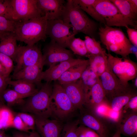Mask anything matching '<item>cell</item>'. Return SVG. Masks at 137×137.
Returning <instances> with one entry per match:
<instances>
[{"instance_id": "obj_1", "label": "cell", "mask_w": 137, "mask_h": 137, "mask_svg": "<svg viewBox=\"0 0 137 137\" xmlns=\"http://www.w3.org/2000/svg\"><path fill=\"white\" fill-rule=\"evenodd\" d=\"M47 19L45 15L27 20L15 21L13 33L17 41L33 45L47 38Z\"/></svg>"}, {"instance_id": "obj_2", "label": "cell", "mask_w": 137, "mask_h": 137, "mask_svg": "<svg viewBox=\"0 0 137 137\" xmlns=\"http://www.w3.org/2000/svg\"><path fill=\"white\" fill-rule=\"evenodd\" d=\"M99 31L100 41L109 51L124 58L132 54L133 45L121 29L105 25L99 28Z\"/></svg>"}, {"instance_id": "obj_3", "label": "cell", "mask_w": 137, "mask_h": 137, "mask_svg": "<svg viewBox=\"0 0 137 137\" xmlns=\"http://www.w3.org/2000/svg\"><path fill=\"white\" fill-rule=\"evenodd\" d=\"M61 19L64 22L70 24L78 32L94 38L97 28L96 23L76 6L72 0H67L66 2Z\"/></svg>"}, {"instance_id": "obj_4", "label": "cell", "mask_w": 137, "mask_h": 137, "mask_svg": "<svg viewBox=\"0 0 137 137\" xmlns=\"http://www.w3.org/2000/svg\"><path fill=\"white\" fill-rule=\"evenodd\" d=\"M51 82H46L42 84L37 93L28 97L22 107L23 112L46 118L52 116L50 104L53 85Z\"/></svg>"}, {"instance_id": "obj_5", "label": "cell", "mask_w": 137, "mask_h": 137, "mask_svg": "<svg viewBox=\"0 0 137 137\" xmlns=\"http://www.w3.org/2000/svg\"><path fill=\"white\" fill-rule=\"evenodd\" d=\"M50 108L52 116L61 121L68 117L75 110L62 85H53Z\"/></svg>"}, {"instance_id": "obj_6", "label": "cell", "mask_w": 137, "mask_h": 137, "mask_svg": "<svg viewBox=\"0 0 137 137\" xmlns=\"http://www.w3.org/2000/svg\"><path fill=\"white\" fill-rule=\"evenodd\" d=\"M94 7L98 13L104 20L107 26L124 27L126 28L130 25L137 29L136 24L125 18L110 0H98Z\"/></svg>"}, {"instance_id": "obj_7", "label": "cell", "mask_w": 137, "mask_h": 137, "mask_svg": "<svg viewBox=\"0 0 137 137\" xmlns=\"http://www.w3.org/2000/svg\"><path fill=\"white\" fill-rule=\"evenodd\" d=\"M108 65L113 73L124 84L137 77V64L128 57L120 58L106 54Z\"/></svg>"}, {"instance_id": "obj_8", "label": "cell", "mask_w": 137, "mask_h": 137, "mask_svg": "<svg viewBox=\"0 0 137 137\" xmlns=\"http://www.w3.org/2000/svg\"><path fill=\"white\" fill-rule=\"evenodd\" d=\"M69 24L61 19L47 20L46 33V36L62 47L68 48L70 41L78 32Z\"/></svg>"}, {"instance_id": "obj_9", "label": "cell", "mask_w": 137, "mask_h": 137, "mask_svg": "<svg viewBox=\"0 0 137 137\" xmlns=\"http://www.w3.org/2000/svg\"><path fill=\"white\" fill-rule=\"evenodd\" d=\"M42 59L41 50L35 45L18 46L13 60L16 64L13 74L26 67L34 65Z\"/></svg>"}, {"instance_id": "obj_10", "label": "cell", "mask_w": 137, "mask_h": 137, "mask_svg": "<svg viewBox=\"0 0 137 137\" xmlns=\"http://www.w3.org/2000/svg\"><path fill=\"white\" fill-rule=\"evenodd\" d=\"M44 65L49 67L57 63L74 58V54L70 50L60 46L54 40H50L43 49Z\"/></svg>"}, {"instance_id": "obj_11", "label": "cell", "mask_w": 137, "mask_h": 137, "mask_svg": "<svg viewBox=\"0 0 137 137\" xmlns=\"http://www.w3.org/2000/svg\"><path fill=\"white\" fill-rule=\"evenodd\" d=\"M107 100L111 99L130 89L132 85L123 84L113 73L108 65L105 72L99 77Z\"/></svg>"}, {"instance_id": "obj_12", "label": "cell", "mask_w": 137, "mask_h": 137, "mask_svg": "<svg viewBox=\"0 0 137 137\" xmlns=\"http://www.w3.org/2000/svg\"><path fill=\"white\" fill-rule=\"evenodd\" d=\"M13 20H27L43 16L37 5L38 0H10Z\"/></svg>"}, {"instance_id": "obj_13", "label": "cell", "mask_w": 137, "mask_h": 137, "mask_svg": "<svg viewBox=\"0 0 137 137\" xmlns=\"http://www.w3.org/2000/svg\"><path fill=\"white\" fill-rule=\"evenodd\" d=\"M79 110V123L94 131L100 137L108 136L109 123L83 106Z\"/></svg>"}, {"instance_id": "obj_14", "label": "cell", "mask_w": 137, "mask_h": 137, "mask_svg": "<svg viewBox=\"0 0 137 137\" xmlns=\"http://www.w3.org/2000/svg\"><path fill=\"white\" fill-rule=\"evenodd\" d=\"M33 115L35 126L41 137H59L64 125L62 121Z\"/></svg>"}, {"instance_id": "obj_15", "label": "cell", "mask_w": 137, "mask_h": 137, "mask_svg": "<svg viewBox=\"0 0 137 137\" xmlns=\"http://www.w3.org/2000/svg\"><path fill=\"white\" fill-rule=\"evenodd\" d=\"M88 60L79 58H73L60 62L49 67L45 71H43L41 74V80L46 82H51L57 80L61 76L70 68L88 62Z\"/></svg>"}, {"instance_id": "obj_16", "label": "cell", "mask_w": 137, "mask_h": 137, "mask_svg": "<svg viewBox=\"0 0 137 137\" xmlns=\"http://www.w3.org/2000/svg\"><path fill=\"white\" fill-rule=\"evenodd\" d=\"M116 125L117 130L121 134L129 137L137 135V112L128 110L124 111Z\"/></svg>"}, {"instance_id": "obj_17", "label": "cell", "mask_w": 137, "mask_h": 137, "mask_svg": "<svg viewBox=\"0 0 137 137\" xmlns=\"http://www.w3.org/2000/svg\"><path fill=\"white\" fill-rule=\"evenodd\" d=\"M44 65L43 60L32 65L26 67L12 75L13 80H24L40 87L42 84L41 77Z\"/></svg>"}, {"instance_id": "obj_18", "label": "cell", "mask_w": 137, "mask_h": 137, "mask_svg": "<svg viewBox=\"0 0 137 137\" xmlns=\"http://www.w3.org/2000/svg\"><path fill=\"white\" fill-rule=\"evenodd\" d=\"M65 3L64 0H38L37 5L42 15L52 20L61 19Z\"/></svg>"}, {"instance_id": "obj_19", "label": "cell", "mask_w": 137, "mask_h": 137, "mask_svg": "<svg viewBox=\"0 0 137 137\" xmlns=\"http://www.w3.org/2000/svg\"><path fill=\"white\" fill-rule=\"evenodd\" d=\"M61 85L75 110L82 108L85 102L86 94L81 79Z\"/></svg>"}, {"instance_id": "obj_20", "label": "cell", "mask_w": 137, "mask_h": 137, "mask_svg": "<svg viewBox=\"0 0 137 137\" xmlns=\"http://www.w3.org/2000/svg\"><path fill=\"white\" fill-rule=\"evenodd\" d=\"M107 100L105 91L99 80L89 90L83 107L92 111L99 105Z\"/></svg>"}, {"instance_id": "obj_21", "label": "cell", "mask_w": 137, "mask_h": 137, "mask_svg": "<svg viewBox=\"0 0 137 137\" xmlns=\"http://www.w3.org/2000/svg\"><path fill=\"white\" fill-rule=\"evenodd\" d=\"M8 85L25 98L29 97L37 93L39 89L35 84L22 80H11L9 77L7 80Z\"/></svg>"}, {"instance_id": "obj_22", "label": "cell", "mask_w": 137, "mask_h": 137, "mask_svg": "<svg viewBox=\"0 0 137 137\" xmlns=\"http://www.w3.org/2000/svg\"><path fill=\"white\" fill-rule=\"evenodd\" d=\"M0 39V53L9 56L13 61L18 47L14 33L10 32Z\"/></svg>"}, {"instance_id": "obj_23", "label": "cell", "mask_w": 137, "mask_h": 137, "mask_svg": "<svg viewBox=\"0 0 137 137\" xmlns=\"http://www.w3.org/2000/svg\"><path fill=\"white\" fill-rule=\"evenodd\" d=\"M89 65V61L85 63L72 67L65 72L57 80L62 85L76 81L79 79Z\"/></svg>"}, {"instance_id": "obj_24", "label": "cell", "mask_w": 137, "mask_h": 137, "mask_svg": "<svg viewBox=\"0 0 137 137\" xmlns=\"http://www.w3.org/2000/svg\"><path fill=\"white\" fill-rule=\"evenodd\" d=\"M137 95L136 89L132 86L128 90L111 99L109 101L110 105L113 110L119 111L122 110L132 98Z\"/></svg>"}, {"instance_id": "obj_25", "label": "cell", "mask_w": 137, "mask_h": 137, "mask_svg": "<svg viewBox=\"0 0 137 137\" xmlns=\"http://www.w3.org/2000/svg\"><path fill=\"white\" fill-rule=\"evenodd\" d=\"M77 7L85 12L94 19L106 25L104 19L98 13L94 5L98 0H72Z\"/></svg>"}, {"instance_id": "obj_26", "label": "cell", "mask_w": 137, "mask_h": 137, "mask_svg": "<svg viewBox=\"0 0 137 137\" xmlns=\"http://www.w3.org/2000/svg\"><path fill=\"white\" fill-rule=\"evenodd\" d=\"M89 66L99 77L105 72L108 66L106 55H90L88 57Z\"/></svg>"}, {"instance_id": "obj_27", "label": "cell", "mask_w": 137, "mask_h": 137, "mask_svg": "<svg viewBox=\"0 0 137 137\" xmlns=\"http://www.w3.org/2000/svg\"><path fill=\"white\" fill-rule=\"evenodd\" d=\"M117 7L122 15L130 21L136 24L137 13L133 9L127 0H110Z\"/></svg>"}, {"instance_id": "obj_28", "label": "cell", "mask_w": 137, "mask_h": 137, "mask_svg": "<svg viewBox=\"0 0 137 137\" xmlns=\"http://www.w3.org/2000/svg\"><path fill=\"white\" fill-rule=\"evenodd\" d=\"M3 99L9 106L15 105L22 106L26 100L23 96L19 94L13 89H6L2 95Z\"/></svg>"}, {"instance_id": "obj_29", "label": "cell", "mask_w": 137, "mask_h": 137, "mask_svg": "<svg viewBox=\"0 0 137 137\" xmlns=\"http://www.w3.org/2000/svg\"><path fill=\"white\" fill-rule=\"evenodd\" d=\"M86 95L90 88L100 80V77L89 66L82 74L80 78Z\"/></svg>"}, {"instance_id": "obj_30", "label": "cell", "mask_w": 137, "mask_h": 137, "mask_svg": "<svg viewBox=\"0 0 137 137\" xmlns=\"http://www.w3.org/2000/svg\"><path fill=\"white\" fill-rule=\"evenodd\" d=\"M68 48L74 54L88 57L90 55L85 46L84 40L79 38L74 37L70 41Z\"/></svg>"}, {"instance_id": "obj_31", "label": "cell", "mask_w": 137, "mask_h": 137, "mask_svg": "<svg viewBox=\"0 0 137 137\" xmlns=\"http://www.w3.org/2000/svg\"><path fill=\"white\" fill-rule=\"evenodd\" d=\"M86 48L90 55H106L105 50L102 48L100 42L94 38L88 36L85 37L84 40Z\"/></svg>"}, {"instance_id": "obj_32", "label": "cell", "mask_w": 137, "mask_h": 137, "mask_svg": "<svg viewBox=\"0 0 137 137\" xmlns=\"http://www.w3.org/2000/svg\"><path fill=\"white\" fill-rule=\"evenodd\" d=\"M14 116L11 111L4 105L0 108V124L3 129L12 127Z\"/></svg>"}, {"instance_id": "obj_33", "label": "cell", "mask_w": 137, "mask_h": 137, "mask_svg": "<svg viewBox=\"0 0 137 137\" xmlns=\"http://www.w3.org/2000/svg\"><path fill=\"white\" fill-rule=\"evenodd\" d=\"M78 121L64 125L59 137H79Z\"/></svg>"}, {"instance_id": "obj_34", "label": "cell", "mask_w": 137, "mask_h": 137, "mask_svg": "<svg viewBox=\"0 0 137 137\" xmlns=\"http://www.w3.org/2000/svg\"><path fill=\"white\" fill-rule=\"evenodd\" d=\"M0 16L14 21L10 0H0Z\"/></svg>"}, {"instance_id": "obj_35", "label": "cell", "mask_w": 137, "mask_h": 137, "mask_svg": "<svg viewBox=\"0 0 137 137\" xmlns=\"http://www.w3.org/2000/svg\"><path fill=\"white\" fill-rule=\"evenodd\" d=\"M111 108L109 102L107 100L100 104L93 111H91L100 118L107 122V115Z\"/></svg>"}, {"instance_id": "obj_36", "label": "cell", "mask_w": 137, "mask_h": 137, "mask_svg": "<svg viewBox=\"0 0 137 137\" xmlns=\"http://www.w3.org/2000/svg\"><path fill=\"white\" fill-rule=\"evenodd\" d=\"M13 61L9 56L0 53V62L5 69L6 74L9 77L14 68Z\"/></svg>"}, {"instance_id": "obj_37", "label": "cell", "mask_w": 137, "mask_h": 137, "mask_svg": "<svg viewBox=\"0 0 137 137\" xmlns=\"http://www.w3.org/2000/svg\"><path fill=\"white\" fill-rule=\"evenodd\" d=\"M17 114L21 117L29 130H34L35 127V122L33 115L24 112L18 113Z\"/></svg>"}, {"instance_id": "obj_38", "label": "cell", "mask_w": 137, "mask_h": 137, "mask_svg": "<svg viewBox=\"0 0 137 137\" xmlns=\"http://www.w3.org/2000/svg\"><path fill=\"white\" fill-rule=\"evenodd\" d=\"M15 21L0 16V31L13 32Z\"/></svg>"}, {"instance_id": "obj_39", "label": "cell", "mask_w": 137, "mask_h": 137, "mask_svg": "<svg viewBox=\"0 0 137 137\" xmlns=\"http://www.w3.org/2000/svg\"><path fill=\"white\" fill-rule=\"evenodd\" d=\"M78 131L79 137H100L94 131L83 126L78 127Z\"/></svg>"}, {"instance_id": "obj_40", "label": "cell", "mask_w": 137, "mask_h": 137, "mask_svg": "<svg viewBox=\"0 0 137 137\" xmlns=\"http://www.w3.org/2000/svg\"><path fill=\"white\" fill-rule=\"evenodd\" d=\"M12 127L20 131L28 132L29 130L26 127L21 117L17 114L14 116Z\"/></svg>"}, {"instance_id": "obj_41", "label": "cell", "mask_w": 137, "mask_h": 137, "mask_svg": "<svg viewBox=\"0 0 137 137\" xmlns=\"http://www.w3.org/2000/svg\"><path fill=\"white\" fill-rule=\"evenodd\" d=\"M129 40L133 45L137 46V30L136 29L126 28Z\"/></svg>"}, {"instance_id": "obj_42", "label": "cell", "mask_w": 137, "mask_h": 137, "mask_svg": "<svg viewBox=\"0 0 137 137\" xmlns=\"http://www.w3.org/2000/svg\"><path fill=\"white\" fill-rule=\"evenodd\" d=\"M122 109L124 111L129 110L137 112V95L132 98Z\"/></svg>"}, {"instance_id": "obj_43", "label": "cell", "mask_w": 137, "mask_h": 137, "mask_svg": "<svg viewBox=\"0 0 137 137\" xmlns=\"http://www.w3.org/2000/svg\"><path fill=\"white\" fill-rule=\"evenodd\" d=\"M8 79H6L0 75V101L4 104V102L3 99L2 95L8 85L7 82Z\"/></svg>"}, {"instance_id": "obj_44", "label": "cell", "mask_w": 137, "mask_h": 137, "mask_svg": "<svg viewBox=\"0 0 137 137\" xmlns=\"http://www.w3.org/2000/svg\"><path fill=\"white\" fill-rule=\"evenodd\" d=\"M0 75L6 79H7L9 77L7 74L6 71L0 62Z\"/></svg>"}, {"instance_id": "obj_45", "label": "cell", "mask_w": 137, "mask_h": 137, "mask_svg": "<svg viewBox=\"0 0 137 137\" xmlns=\"http://www.w3.org/2000/svg\"><path fill=\"white\" fill-rule=\"evenodd\" d=\"M132 8L136 13H137V0H127Z\"/></svg>"}, {"instance_id": "obj_46", "label": "cell", "mask_w": 137, "mask_h": 137, "mask_svg": "<svg viewBox=\"0 0 137 137\" xmlns=\"http://www.w3.org/2000/svg\"><path fill=\"white\" fill-rule=\"evenodd\" d=\"M13 137H30L29 134L25 133L17 132H15L13 134Z\"/></svg>"}, {"instance_id": "obj_47", "label": "cell", "mask_w": 137, "mask_h": 137, "mask_svg": "<svg viewBox=\"0 0 137 137\" xmlns=\"http://www.w3.org/2000/svg\"><path fill=\"white\" fill-rule=\"evenodd\" d=\"M29 135L30 137H41L38 133L34 130L29 132Z\"/></svg>"}, {"instance_id": "obj_48", "label": "cell", "mask_w": 137, "mask_h": 137, "mask_svg": "<svg viewBox=\"0 0 137 137\" xmlns=\"http://www.w3.org/2000/svg\"><path fill=\"white\" fill-rule=\"evenodd\" d=\"M9 32L0 31V39L8 34Z\"/></svg>"}, {"instance_id": "obj_49", "label": "cell", "mask_w": 137, "mask_h": 137, "mask_svg": "<svg viewBox=\"0 0 137 137\" xmlns=\"http://www.w3.org/2000/svg\"><path fill=\"white\" fill-rule=\"evenodd\" d=\"M121 134L118 130H116V132L112 137H121Z\"/></svg>"}, {"instance_id": "obj_50", "label": "cell", "mask_w": 137, "mask_h": 137, "mask_svg": "<svg viewBox=\"0 0 137 137\" xmlns=\"http://www.w3.org/2000/svg\"><path fill=\"white\" fill-rule=\"evenodd\" d=\"M134 80L133 81V87L135 89H136L137 87V77L134 79Z\"/></svg>"}, {"instance_id": "obj_51", "label": "cell", "mask_w": 137, "mask_h": 137, "mask_svg": "<svg viewBox=\"0 0 137 137\" xmlns=\"http://www.w3.org/2000/svg\"><path fill=\"white\" fill-rule=\"evenodd\" d=\"M6 136V135L3 131L0 132V137H5Z\"/></svg>"}, {"instance_id": "obj_52", "label": "cell", "mask_w": 137, "mask_h": 137, "mask_svg": "<svg viewBox=\"0 0 137 137\" xmlns=\"http://www.w3.org/2000/svg\"><path fill=\"white\" fill-rule=\"evenodd\" d=\"M4 104L0 101V108L4 106Z\"/></svg>"}, {"instance_id": "obj_53", "label": "cell", "mask_w": 137, "mask_h": 137, "mask_svg": "<svg viewBox=\"0 0 137 137\" xmlns=\"http://www.w3.org/2000/svg\"><path fill=\"white\" fill-rule=\"evenodd\" d=\"M5 137H9V136H5Z\"/></svg>"}]
</instances>
